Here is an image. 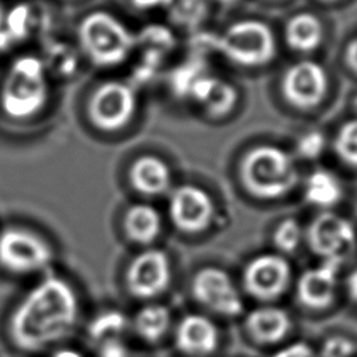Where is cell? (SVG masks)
I'll return each mask as SVG.
<instances>
[{
    "mask_svg": "<svg viewBox=\"0 0 357 357\" xmlns=\"http://www.w3.org/2000/svg\"><path fill=\"white\" fill-rule=\"evenodd\" d=\"M272 357H318L317 353L307 343L297 342L279 350Z\"/></svg>",
    "mask_w": 357,
    "mask_h": 357,
    "instance_id": "29",
    "label": "cell"
},
{
    "mask_svg": "<svg viewBox=\"0 0 357 357\" xmlns=\"http://www.w3.org/2000/svg\"><path fill=\"white\" fill-rule=\"evenodd\" d=\"M78 318V298L71 284L47 276L20 301L8 321L11 342L24 351H39L63 337Z\"/></svg>",
    "mask_w": 357,
    "mask_h": 357,
    "instance_id": "1",
    "label": "cell"
},
{
    "mask_svg": "<svg viewBox=\"0 0 357 357\" xmlns=\"http://www.w3.org/2000/svg\"><path fill=\"white\" fill-rule=\"evenodd\" d=\"M245 329L258 343H276L289 332L290 318L282 308L259 307L247 315Z\"/></svg>",
    "mask_w": 357,
    "mask_h": 357,
    "instance_id": "18",
    "label": "cell"
},
{
    "mask_svg": "<svg viewBox=\"0 0 357 357\" xmlns=\"http://www.w3.org/2000/svg\"><path fill=\"white\" fill-rule=\"evenodd\" d=\"M172 282V265L166 252L148 248L137 254L126 271L128 293L149 300L165 293Z\"/></svg>",
    "mask_w": 357,
    "mask_h": 357,
    "instance_id": "9",
    "label": "cell"
},
{
    "mask_svg": "<svg viewBox=\"0 0 357 357\" xmlns=\"http://www.w3.org/2000/svg\"><path fill=\"white\" fill-rule=\"evenodd\" d=\"M301 227L296 219H283L275 229L272 240L275 247L282 252H293L301 241Z\"/></svg>",
    "mask_w": 357,
    "mask_h": 357,
    "instance_id": "26",
    "label": "cell"
},
{
    "mask_svg": "<svg viewBox=\"0 0 357 357\" xmlns=\"http://www.w3.org/2000/svg\"><path fill=\"white\" fill-rule=\"evenodd\" d=\"M174 340L181 353L191 357H204L216 350L219 331L209 318L190 314L177 324Z\"/></svg>",
    "mask_w": 357,
    "mask_h": 357,
    "instance_id": "15",
    "label": "cell"
},
{
    "mask_svg": "<svg viewBox=\"0 0 357 357\" xmlns=\"http://www.w3.org/2000/svg\"><path fill=\"white\" fill-rule=\"evenodd\" d=\"M216 3H219V4H222V6H231L233 3H236L237 0H215Z\"/></svg>",
    "mask_w": 357,
    "mask_h": 357,
    "instance_id": "35",
    "label": "cell"
},
{
    "mask_svg": "<svg viewBox=\"0 0 357 357\" xmlns=\"http://www.w3.org/2000/svg\"><path fill=\"white\" fill-rule=\"evenodd\" d=\"M343 195L339 178L325 169L314 170L305 180L304 198L308 204L318 208H332Z\"/></svg>",
    "mask_w": 357,
    "mask_h": 357,
    "instance_id": "21",
    "label": "cell"
},
{
    "mask_svg": "<svg viewBox=\"0 0 357 357\" xmlns=\"http://www.w3.org/2000/svg\"><path fill=\"white\" fill-rule=\"evenodd\" d=\"M191 294L198 304L220 315L234 317L243 311L240 294L230 276L215 266L202 268L194 275Z\"/></svg>",
    "mask_w": 357,
    "mask_h": 357,
    "instance_id": "11",
    "label": "cell"
},
{
    "mask_svg": "<svg viewBox=\"0 0 357 357\" xmlns=\"http://www.w3.org/2000/svg\"><path fill=\"white\" fill-rule=\"evenodd\" d=\"M126 328V317L120 311H106L98 315L89 325L91 337L100 340L103 343L116 340L114 336L119 335Z\"/></svg>",
    "mask_w": 357,
    "mask_h": 357,
    "instance_id": "25",
    "label": "cell"
},
{
    "mask_svg": "<svg viewBox=\"0 0 357 357\" xmlns=\"http://www.w3.org/2000/svg\"><path fill=\"white\" fill-rule=\"evenodd\" d=\"M166 11L174 25L195 29L208 17V0H172Z\"/></svg>",
    "mask_w": 357,
    "mask_h": 357,
    "instance_id": "23",
    "label": "cell"
},
{
    "mask_svg": "<svg viewBox=\"0 0 357 357\" xmlns=\"http://www.w3.org/2000/svg\"><path fill=\"white\" fill-rule=\"evenodd\" d=\"M4 15H6V10H4V7H3V4L0 1V28H1L3 22H4Z\"/></svg>",
    "mask_w": 357,
    "mask_h": 357,
    "instance_id": "34",
    "label": "cell"
},
{
    "mask_svg": "<svg viewBox=\"0 0 357 357\" xmlns=\"http://www.w3.org/2000/svg\"><path fill=\"white\" fill-rule=\"evenodd\" d=\"M319 1H326V3H329V1H336V0H319Z\"/></svg>",
    "mask_w": 357,
    "mask_h": 357,
    "instance_id": "37",
    "label": "cell"
},
{
    "mask_svg": "<svg viewBox=\"0 0 357 357\" xmlns=\"http://www.w3.org/2000/svg\"><path fill=\"white\" fill-rule=\"evenodd\" d=\"M346 63L354 73H357V38L353 39L346 47Z\"/></svg>",
    "mask_w": 357,
    "mask_h": 357,
    "instance_id": "31",
    "label": "cell"
},
{
    "mask_svg": "<svg viewBox=\"0 0 357 357\" xmlns=\"http://www.w3.org/2000/svg\"><path fill=\"white\" fill-rule=\"evenodd\" d=\"M289 280L290 265L278 254H262L252 258L243 273L245 291L261 301L280 297L287 289Z\"/></svg>",
    "mask_w": 357,
    "mask_h": 357,
    "instance_id": "12",
    "label": "cell"
},
{
    "mask_svg": "<svg viewBox=\"0 0 357 357\" xmlns=\"http://www.w3.org/2000/svg\"><path fill=\"white\" fill-rule=\"evenodd\" d=\"M172 0H130V3L141 10V11H151V10H166Z\"/></svg>",
    "mask_w": 357,
    "mask_h": 357,
    "instance_id": "30",
    "label": "cell"
},
{
    "mask_svg": "<svg viewBox=\"0 0 357 357\" xmlns=\"http://www.w3.org/2000/svg\"><path fill=\"white\" fill-rule=\"evenodd\" d=\"M354 350L353 340L342 335H333L324 342L319 357H351Z\"/></svg>",
    "mask_w": 357,
    "mask_h": 357,
    "instance_id": "28",
    "label": "cell"
},
{
    "mask_svg": "<svg viewBox=\"0 0 357 357\" xmlns=\"http://www.w3.org/2000/svg\"><path fill=\"white\" fill-rule=\"evenodd\" d=\"M126 236L141 245L152 244L162 230L159 211L148 202H137L127 208L123 216Z\"/></svg>",
    "mask_w": 357,
    "mask_h": 357,
    "instance_id": "19",
    "label": "cell"
},
{
    "mask_svg": "<svg viewBox=\"0 0 357 357\" xmlns=\"http://www.w3.org/2000/svg\"><path fill=\"white\" fill-rule=\"evenodd\" d=\"M353 225L333 213L322 212L314 218L307 229V241L312 252L325 258H343L354 243Z\"/></svg>",
    "mask_w": 357,
    "mask_h": 357,
    "instance_id": "13",
    "label": "cell"
},
{
    "mask_svg": "<svg viewBox=\"0 0 357 357\" xmlns=\"http://www.w3.org/2000/svg\"><path fill=\"white\" fill-rule=\"evenodd\" d=\"M328 85V74L319 63L301 60L284 71L282 78V93L294 107L308 110L322 102Z\"/></svg>",
    "mask_w": 357,
    "mask_h": 357,
    "instance_id": "10",
    "label": "cell"
},
{
    "mask_svg": "<svg viewBox=\"0 0 357 357\" xmlns=\"http://www.w3.org/2000/svg\"><path fill=\"white\" fill-rule=\"evenodd\" d=\"M353 106H354V112H356V114H357V93H356V96H354V99H353Z\"/></svg>",
    "mask_w": 357,
    "mask_h": 357,
    "instance_id": "36",
    "label": "cell"
},
{
    "mask_svg": "<svg viewBox=\"0 0 357 357\" xmlns=\"http://www.w3.org/2000/svg\"><path fill=\"white\" fill-rule=\"evenodd\" d=\"M170 324V311L160 304H148L138 310L134 317V329L137 335L148 343L160 340L167 333Z\"/></svg>",
    "mask_w": 357,
    "mask_h": 357,
    "instance_id": "22",
    "label": "cell"
},
{
    "mask_svg": "<svg viewBox=\"0 0 357 357\" xmlns=\"http://www.w3.org/2000/svg\"><path fill=\"white\" fill-rule=\"evenodd\" d=\"M347 291L350 298L357 301V268L347 276Z\"/></svg>",
    "mask_w": 357,
    "mask_h": 357,
    "instance_id": "32",
    "label": "cell"
},
{
    "mask_svg": "<svg viewBox=\"0 0 357 357\" xmlns=\"http://www.w3.org/2000/svg\"><path fill=\"white\" fill-rule=\"evenodd\" d=\"M188 96L201 105L211 116H225L233 110L237 102L236 88L219 78L209 74L201 75L191 86Z\"/></svg>",
    "mask_w": 357,
    "mask_h": 357,
    "instance_id": "17",
    "label": "cell"
},
{
    "mask_svg": "<svg viewBox=\"0 0 357 357\" xmlns=\"http://www.w3.org/2000/svg\"><path fill=\"white\" fill-rule=\"evenodd\" d=\"M343 258H325L315 268L304 271L297 282V298L311 310H324L335 298L337 272Z\"/></svg>",
    "mask_w": 357,
    "mask_h": 357,
    "instance_id": "14",
    "label": "cell"
},
{
    "mask_svg": "<svg viewBox=\"0 0 357 357\" xmlns=\"http://www.w3.org/2000/svg\"><path fill=\"white\" fill-rule=\"evenodd\" d=\"M50 93L46 63L35 54H21L11 60L0 82V109L14 120H28L39 114Z\"/></svg>",
    "mask_w": 357,
    "mask_h": 357,
    "instance_id": "2",
    "label": "cell"
},
{
    "mask_svg": "<svg viewBox=\"0 0 357 357\" xmlns=\"http://www.w3.org/2000/svg\"><path fill=\"white\" fill-rule=\"evenodd\" d=\"M77 40L85 59L100 68L121 66L135 50V33L105 10H93L81 18Z\"/></svg>",
    "mask_w": 357,
    "mask_h": 357,
    "instance_id": "3",
    "label": "cell"
},
{
    "mask_svg": "<svg viewBox=\"0 0 357 357\" xmlns=\"http://www.w3.org/2000/svg\"><path fill=\"white\" fill-rule=\"evenodd\" d=\"M53 261L50 244L24 227H6L0 231V266L11 273L26 275L45 269Z\"/></svg>",
    "mask_w": 357,
    "mask_h": 357,
    "instance_id": "7",
    "label": "cell"
},
{
    "mask_svg": "<svg viewBox=\"0 0 357 357\" xmlns=\"http://www.w3.org/2000/svg\"><path fill=\"white\" fill-rule=\"evenodd\" d=\"M138 109L134 86L121 79L99 84L86 102V116L91 124L103 132H117L126 128Z\"/></svg>",
    "mask_w": 357,
    "mask_h": 357,
    "instance_id": "6",
    "label": "cell"
},
{
    "mask_svg": "<svg viewBox=\"0 0 357 357\" xmlns=\"http://www.w3.org/2000/svg\"><path fill=\"white\" fill-rule=\"evenodd\" d=\"M240 178L244 188L261 199H275L290 192L298 180L291 156L276 145L251 148L240 163Z\"/></svg>",
    "mask_w": 357,
    "mask_h": 357,
    "instance_id": "4",
    "label": "cell"
},
{
    "mask_svg": "<svg viewBox=\"0 0 357 357\" xmlns=\"http://www.w3.org/2000/svg\"><path fill=\"white\" fill-rule=\"evenodd\" d=\"M172 180L169 165L156 155H141L128 169L131 187L144 197H162L170 192Z\"/></svg>",
    "mask_w": 357,
    "mask_h": 357,
    "instance_id": "16",
    "label": "cell"
},
{
    "mask_svg": "<svg viewBox=\"0 0 357 357\" xmlns=\"http://www.w3.org/2000/svg\"><path fill=\"white\" fill-rule=\"evenodd\" d=\"M333 148L340 160L357 167V119L340 126L333 139Z\"/></svg>",
    "mask_w": 357,
    "mask_h": 357,
    "instance_id": "24",
    "label": "cell"
},
{
    "mask_svg": "<svg viewBox=\"0 0 357 357\" xmlns=\"http://www.w3.org/2000/svg\"><path fill=\"white\" fill-rule=\"evenodd\" d=\"M167 211L177 230L198 234L209 227L215 215V205L204 188L194 184H181L170 191Z\"/></svg>",
    "mask_w": 357,
    "mask_h": 357,
    "instance_id": "8",
    "label": "cell"
},
{
    "mask_svg": "<svg viewBox=\"0 0 357 357\" xmlns=\"http://www.w3.org/2000/svg\"><path fill=\"white\" fill-rule=\"evenodd\" d=\"M50 357H82L77 350L73 349H61L54 351Z\"/></svg>",
    "mask_w": 357,
    "mask_h": 357,
    "instance_id": "33",
    "label": "cell"
},
{
    "mask_svg": "<svg viewBox=\"0 0 357 357\" xmlns=\"http://www.w3.org/2000/svg\"><path fill=\"white\" fill-rule=\"evenodd\" d=\"M326 141L321 131H308L297 139V153L307 160H314L322 155Z\"/></svg>",
    "mask_w": 357,
    "mask_h": 357,
    "instance_id": "27",
    "label": "cell"
},
{
    "mask_svg": "<svg viewBox=\"0 0 357 357\" xmlns=\"http://www.w3.org/2000/svg\"><path fill=\"white\" fill-rule=\"evenodd\" d=\"M205 45L222 53L230 61L244 67L268 64L276 52L272 29L258 20H241L226 28L219 36H208Z\"/></svg>",
    "mask_w": 357,
    "mask_h": 357,
    "instance_id": "5",
    "label": "cell"
},
{
    "mask_svg": "<svg viewBox=\"0 0 357 357\" xmlns=\"http://www.w3.org/2000/svg\"><path fill=\"white\" fill-rule=\"evenodd\" d=\"M324 38L319 18L311 13L294 14L284 26L286 43L297 52L310 53L315 50Z\"/></svg>",
    "mask_w": 357,
    "mask_h": 357,
    "instance_id": "20",
    "label": "cell"
}]
</instances>
